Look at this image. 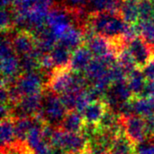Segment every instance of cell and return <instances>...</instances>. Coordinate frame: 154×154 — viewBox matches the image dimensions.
<instances>
[{"label": "cell", "mask_w": 154, "mask_h": 154, "mask_svg": "<svg viewBox=\"0 0 154 154\" xmlns=\"http://www.w3.org/2000/svg\"><path fill=\"white\" fill-rule=\"evenodd\" d=\"M88 80L83 73L71 70L69 67L54 69L50 76L47 87L52 93L61 96L72 90H83L88 88Z\"/></svg>", "instance_id": "1"}, {"label": "cell", "mask_w": 154, "mask_h": 154, "mask_svg": "<svg viewBox=\"0 0 154 154\" xmlns=\"http://www.w3.org/2000/svg\"><path fill=\"white\" fill-rule=\"evenodd\" d=\"M51 144L60 148L66 154H86L89 147L88 140L82 133H69L60 128L55 131Z\"/></svg>", "instance_id": "2"}, {"label": "cell", "mask_w": 154, "mask_h": 154, "mask_svg": "<svg viewBox=\"0 0 154 154\" xmlns=\"http://www.w3.org/2000/svg\"><path fill=\"white\" fill-rule=\"evenodd\" d=\"M67 113L68 110L60 97L50 91L43 97L42 112L38 117H41L46 124L60 128Z\"/></svg>", "instance_id": "3"}, {"label": "cell", "mask_w": 154, "mask_h": 154, "mask_svg": "<svg viewBox=\"0 0 154 154\" xmlns=\"http://www.w3.org/2000/svg\"><path fill=\"white\" fill-rule=\"evenodd\" d=\"M74 20H77L76 11L72 12V10L61 6L52 7L48 14L46 25L59 42L67 30L74 24Z\"/></svg>", "instance_id": "4"}, {"label": "cell", "mask_w": 154, "mask_h": 154, "mask_svg": "<svg viewBox=\"0 0 154 154\" xmlns=\"http://www.w3.org/2000/svg\"><path fill=\"white\" fill-rule=\"evenodd\" d=\"M47 84L44 82V76L41 70L22 73L14 83V88L21 96L42 94Z\"/></svg>", "instance_id": "5"}, {"label": "cell", "mask_w": 154, "mask_h": 154, "mask_svg": "<svg viewBox=\"0 0 154 154\" xmlns=\"http://www.w3.org/2000/svg\"><path fill=\"white\" fill-rule=\"evenodd\" d=\"M42 94L23 97L19 102L13 106L11 116L14 118L39 116L42 112Z\"/></svg>", "instance_id": "6"}, {"label": "cell", "mask_w": 154, "mask_h": 154, "mask_svg": "<svg viewBox=\"0 0 154 154\" xmlns=\"http://www.w3.org/2000/svg\"><path fill=\"white\" fill-rule=\"evenodd\" d=\"M121 122L125 135L134 144L136 145L148 139L143 117L137 115L121 116Z\"/></svg>", "instance_id": "7"}, {"label": "cell", "mask_w": 154, "mask_h": 154, "mask_svg": "<svg viewBox=\"0 0 154 154\" xmlns=\"http://www.w3.org/2000/svg\"><path fill=\"white\" fill-rule=\"evenodd\" d=\"M127 48L139 69H143L153 55L152 46L141 36H137L129 42L127 43Z\"/></svg>", "instance_id": "8"}, {"label": "cell", "mask_w": 154, "mask_h": 154, "mask_svg": "<svg viewBox=\"0 0 154 154\" xmlns=\"http://www.w3.org/2000/svg\"><path fill=\"white\" fill-rule=\"evenodd\" d=\"M11 39L14 50L19 57L27 55L36 49V37L30 31L20 30Z\"/></svg>", "instance_id": "9"}, {"label": "cell", "mask_w": 154, "mask_h": 154, "mask_svg": "<svg viewBox=\"0 0 154 154\" xmlns=\"http://www.w3.org/2000/svg\"><path fill=\"white\" fill-rule=\"evenodd\" d=\"M85 45L91 51L94 58H103L112 51L116 52L111 40L100 34H96L88 39Z\"/></svg>", "instance_id": "10"}, {"label": "cell", "mask_w": 154, "mask_h": 154, "mask_svg": "<svg viewBox=\"0 0 154 154\" xmlns=\"http://www.w3.org/2000/svg\"><path fill=\"white\" fill-rule=\"evenodd\" d=\"M59 44L66 47L67 49L74 51L79 47L85 44V35L83 27L71 25L67 32L60 38Z\"/></svg>", "instance_id": "11"}, {"label": "cell", "mask_w": 154, "mask_h": 154, "mask_svg": "<svg viewBox=\"0 0 154 154\" xmlns=\"http://www.w3.org/2000/svg\"><path fill=\"white\" fill-rule=\"evenodd\" d=\"M109 109V106L104 99L90 103L81 113L85 122L89 125H98L103 116Z\"/></svg>", "instance_id": "12"}, {"label": "cell", "mask_w": 154, "mask_h": 154, "mask_svg": "<svg viewBox=\"0 0 154 154\" xmlns=\"http://www.w3.org/2000/svg\"><path fill=\"white\" fill-rule=\"evenodd\" d=\"M93 59L94 56L92 55L91 51L84 44L72 52L69 62V69L75 72L84 73Z\"/></svg>", "instance_id": "13"}, {"label": "cell", "mask_w": 154, "mask_h": 154, "mask_svg": "<svg viewBox=\"0 0 154 154\" xmlns=\"http://www.w3.org/2000/svg\"><path fill=\"white\" fill-rule=\"evenodd\" d=\"M87 123L81 113L77 110L68 111L63 121L60 125V129L69 133H83Z\"/></svg>", "instance_id": "14"}, {"label": "cell", "mask_w": 154, "mask_h": 154, "mask_svg": "<svg viewBox=\"0 0 154 154\" xmlns=\"http://www.w3.org/2000/svg\"><path fill=\"white\" fill-rule=\"evenodd\" d=\"M1 143L2 149H7L18 143L15 130H14V118L8 116L1 119Z\"/></svg>", "instance_id": "15"}, {"label": "cell", "mask_w": 154, "mask_h": 154, "mask_svg": "<svg viewBox=\"0 0 154 154\" xmlns=\"http://www.w3.org/2000/svg\"><path fill=\"white\" fill-rule=\"evenodd\" d=\"M123 0H88L87 5L90 14L110 13L119 14Z\"/></svg>", "instance_id": "16"}, {"label": "cell", "mask_w": 154, "mask_h": 154, "mask_svg": "<svg viewBox=\"0 0 154 154\" xmlns=\"http://www.w3.org/2000/svg\"><path fill=\"white\" fill-rule=\"evenodd\" d=\"M138 1L139 0H123L122 2L119 14L123 20L129 24H136L140 21Z\"/></svg>", "instance_id": "17"}, {"label": "cell", "mask_w": 154, "mask_h": 154, "mask_svg": "<svg viewBox=\"0 0 154 154\" xmlns=\"http://www.w3.org/2000/svg\"><path fill=\"white\" fill-rule=\"evenodd\" d=\"M134 115L143 118L154 115V97H138L132 99Z\"/></svg>", "instance_id": "18"}, {"label": "cell", "mask_w": 154, "mask_h": 154, "mask_svg": "<svg viewBox=\"0 0 154 154\" xmlns=\"http://www.w3.org/2000/svg\"><path fill=\"white\" fill-rule=\"evenodd\" d=\"M126 81L134 97H142L146 85V79L141 69L137 68L127 75Z\"/></svg>", "instance_id": "19"}, {"label": "cell", "mask_w": 154, "mask_h": 154, "mask_svg": "<svg viewBox=\"0 0 154 154\" xmlns=\"http://www.w3.org/2000/svg\"><path fill=\"white\" fill-rule=\"evenodd\" d=\"M36 122V117H20L14 118V130L17 142L25 143L27 135Z\"/></svg>", "instance_id": "20"}, {"label": "cell", "mask_w": 154, "mask_h": 154, "mask_svg": "<svg viewBox=\"0 0 154 154\" xmlns=\"http://www.w3.org/2000/svg\"><path fill=\"white\" fill-rule=\"evenodd\" d=\"M111 154H135V144L125 135L124 129L116 137L110 149Z\"/></svg>", "instance_id": "21"}, {"label": "cell", "mask_w": 154, "mask_h": 154, "mask_svg": "<svg viewBox=\"0 0 154 154\" xmlns=\"http://www.w3.org/2000/svg\"><path fill=\"white\" fill-rule=\"evenodd\" d=\"M72 52L73 51H71L70 50L58 43L53 48V50L50 52L55 69H62V68L69 67Z\"/></svg>", "instance_id": "22"}, {"label": "cell", "mask_w": 154, "mask_h": 154, "mask_svg": "<svg viewBox=\"0 0 154 154\" xmlns=\"http://www.w3.org/2000/svg\"><path fill=\"white\" fill-rule=\"evenodd\" d=\"M117 63L126 71L127 75L137 69L136 63L130 52V51L127 48V45L123 47L117 53Z\"/></svg>", "instance_id": "23"}, {"label": "cell", "mask_w": 154, "mask_h": 154, "mask_svg": "<svg viewBox=\"0 0 154 154\" xmlns=\"http://www.w3.org/2000/svg\"><path fill=\"white\" fill-rule=\"evenodd\" d=\"M140 36L151 46L154 43V23L152 20L139 21L137 23Z\"/></svg>", "instance_id": "24"}, {"label": "cell", "mask_w": 154, "mask_h": 154, "mask_svg": "<svg viewBox=\"0 0 154 154\" xmlns=\"http://www.w3.org/2000/svg\"><path fill=\"white\" fill-rule=\"evenodd\" d=\"M140 21L152 20L154 16V0L138 1Z\"/></svg>", "instance_id": "25"}, {"label": "cell", "mask_w": 154, "mask_h": 154, "mask_svg": "<svg viewBox=\"0 0 154 154\" xmlns=\"http://www.w3.org/2000/svg\"><path fill=\"white\" fill-rule=\"evenodd\" d=\"M0 25H1V30L3 32H8L14 28V22L13 10L2 8L1 17H0Z\"/></svg>", "instance_id": "26"}, {"label": "cell", "mask_w": 154, "mask_h": 154, "mask_svg": "<svg viewBox=\"0 0 154 154\" xmlns=\"http://www.w3.org/2000/svg\"><path fill=\"white\" fill-rule=\"evenodd\" d=\"M81 91L82 90H72V91L66 92V93L62 94L61 96H60L68 111L75 110L77 99Z\"/></svg>", "instance_id": "27"}, {"label": "cell", "mask_w": 154, "mask_h": 154, "mask_svg": "<svg viewBox=\"0 0 154 154\" xmlns=\"http://www.w3.org/2000/svg\"><path fill=\"white\" fill-rule=\"evenodd\" d=\"M135 154H154V140L147 139L135 145Z\"/></svg>", "instance_id": "28"}, {"label": "cell", "mask_w": 154, "mask_h": 154, "mask_svg": "<svg viewBox=\"0 0 154 154\" xmlns=\"http://www.w3.org/2000/svg\"><path fill=\"white\" fill-rule=\"evenodd\" d=\"M141 69L147 81H154V53L148 63Z\"/></svg>", "instance_id": "29"}, {"label": "cell", "mask_w": 154, "mask_h": 154, "mask_svg": "<svg viewBox=\"0 0 154 154\" xmlns=\"http://www.w3.org/2000/svg\"><path fill=\"white\" fill-rule=\"evenodd\" d=\"M142 97H154V81H147Z\"/></svg>", "instance_id": "30"}, {"label": "cell", "mask_w": 154, "mask_h": 154, "mask_svg": "<svg viewBox=\"0 0 154 154\" xmlns=\"http://www.w3.org/2000/svg\"><path fill=\"white\" fill-rule=\"evenodd\" d=\"M69 1L74 5H81L83 4H85L86 1H88V0H69Z\"/></svg>", "instance_id": "31"}, {"label": "cell", "mask_w": 154, "mask_h": 154, "mask_svg": "<svg viewBox=\"0 0 154 154\" xmlns=\"http://www.w3.org/2000/svg\"><path fill=\"white\" fill-rule=\"evenodd\" d=\"M26 154H32V153H26Z\"/></svg>", "instance_id": "32"}, {"label": "cell", "mask_w": 154, "mask_h": 154, "mask_svg": "<svg viewBox=\"0 0 154 154\" xmlns=\"http://www.w3.org/2000/svg\"><path fill=\"white\" fill-rule=\"evenodd\" d=\"M153 140H154V137H153Z\"/></svg>", "instance_id": "33"}]
</instances>
